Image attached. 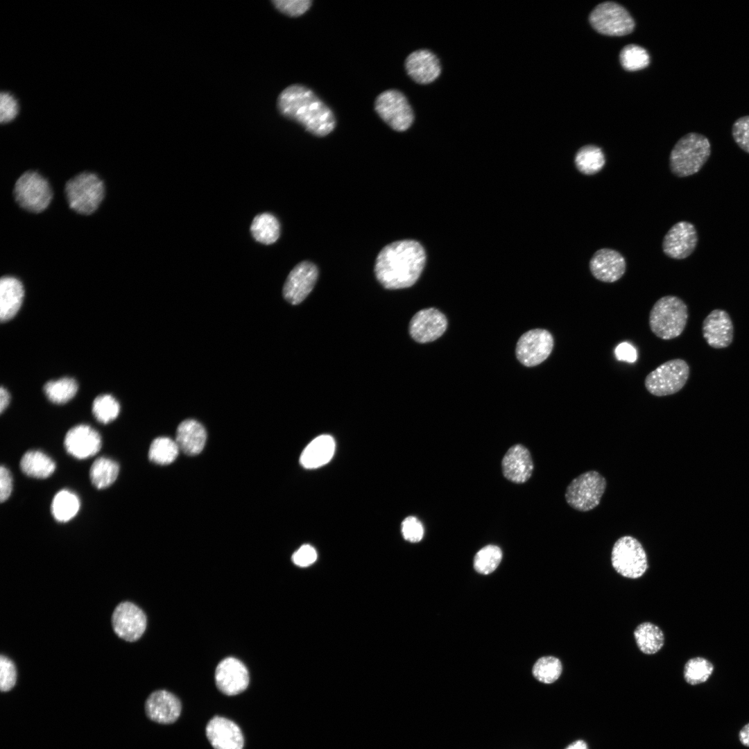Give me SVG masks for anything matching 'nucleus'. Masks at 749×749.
<instances>
[{
  "mask_svg": "<svg viewBox=\"0 0 749 749\" xmlns=\"http://www.w3.org/2000/svg\"><path fill=\"white\" fill-rule=\"evenodd\" d=\"M712 663L703 657L689 660L685 665L684 678L686 682L695 685L705 682L713 671Z\"/></svg>",
  "mask_w": 749,
  "mask_h": 749,
  "instance_id": "ea45409f",
  "label": "nucleus"
},
{
  "mask_svg": "<svg viewBox=\"0 0 749 749\" xmlns=\"http://www.w3.org/2000/svg\"><path fill=\"white\" fill-rule=\"evenodd\" d=\"M426 261V254L420 243L414 240L393 242L378 254L374 274L387 289H400L413 286L420 277Z\"/></svg>",
  "mask_w": 749,
  "mask_h": 749,
  "instance_id": "f257e3e1",
  "label": "nucleus"
},
{
  "mask_svg": "<svg viewBox=\"0 0 749 749\" xmlns=\"http://www.w3.org/2000/svg\"><path fill=\"white\" fill-rule=\"evenodd\" d=\"M318 276L317 266L304 261L289 273L283 286V296L292 304L302 302L313 289Z\"/></svg>",
  "mask_w": 749,
  "mask_h": 749,
  "instance_id": "2eb2a0df",
  "label": "nucleus"
},
{
  "mask_svg": "<svg viewBox=\"0 0 749 749\" xmlns=\"http://www.w3.org/2000/svg\"><path fill=\"white\" fill-rule=\"evenodd\" d=\"M614 569L621 576L632 579L642 576L648 568L646 553L635 537L624 535L614 544L611 552Z\"/></svg>",
  "mask_w": 749,
  "mask_h": 749,
  "instance_id": "0eeeda50",
  "label": "nucleus"
},
{
  "mask_svg": "<svg viewBox=\"0 0 749 749\" xmlns=\"http://www.w3.org/2000/svg\"><path fill=\"white\" fill-rule=\"evenodd\" d=\"M206 735L214 749H243L244 739L239 727L231 720L214 716L207 724Z\"/></svg>",
  "mask_w": 749,
  "mask_h": 749,
  "instance_id": "412c9836",
  "label": "nucleus"
},
{
  "mask_svg": "<svg viewBox=\"0 0 749 749\" xmlns=\"http://www.w3.org/2000/svg\"><path fill=\"white\" fill-rule=\"evenodd\" d=\"M180 700L166 690H157L151 693L145 702L147 716L158 723L170 724L175 722L181 712Z\"/></svg>",
  "mask_w": 749,
  "mask_h": 749,
  "instance_id": "5701e85b",
  "label": "nucleus"
},
{
  "mask_svg": "<svg viewBox=\"0 0 749 749\" xmlns=\"http://www.w3.org/2000/svg\"><path fill=\"white\" fill-rule=\"evenodd\" d=\"M280 114L302 126L316 137H325L336 128L333 111L311 89L293 84L284 89L277 97Z\"/></svg>",
  "mask_w": 749,
  "mask_h": 749,
  "instance_id": "f03ea898",
  "label": "nucleus"
},
{
  "mask_svg": "<svg viewBox=\"0 0 749 749\" xmlns=\"http://www.w3.org/2000/svg\"><path fill=\"white\" fill-rule=\"evenodd\" d=\"M250 232L258 242L270 245L279 236L280 226L277 218L270 213L264 212L255 216L250 225Z\"/></svg>",
  "mask_w": 749,
  "mask_h": 749,
  "instance_id": "7c9ffc66",
  "label": "nucleus"
},
{
  "mask_svg": "<svg viewBox=\"0 0 749 749\" xmlns=\"http://www.w3.org/2000/svg\"><path fill=\"white\" fill-rule=\"evenodd\" d=\"M689 377V366L683 359L669 360L649 372L644 386L653 395L664 397L680 391Z\"/></svg>",
  "mask_w": 749,
  "mask_h": 749,
  "instance_id": "6e6552de",
  "label": "nucleus"
},
{
  "mask_svg": "<svg viewBox=\"0 0 749 749\" xmlns=\"http://www.w3.org/2000/svg\"><path fill=\"white\" fill-rule=\"evenodd\" d=\"M732 135L738 146L749 153V115L741 117L734 122Z\"/></svg>",
  "mask_w": 749,
  "mask_h": 749,
  "instance_id": "37998d69",
  "label": "nucleus"
},
{
  "mask_svg": "<svg viewBox=\"0 0 749 749\" xmlns=\"http://www.w3.org/2000/svg\"><path fill=\"white\" fill-rule=\"evenodd\" d=\"M562 671L561 661L554 656H544L534 664L532 673L538 681L550 684L556 681Z\"/></svg>",
  "mask_w": 749,
  "mask_h": 749,
  "instance_id": "c9c22d12",
  "label": "nucleus"
},
{
  "mask_svg": "<svg viewBox=\"0 0 749 749\" xmlns=\"http://www.w3.org/2000/svg\"><path fill=\"white\" fill-rule=\"evenodd\" d=\"M620 62L622 67L628 71H637L646 67L650 62V57L646 49L636 44H628L620 52Z\"/></svg>",
  "mask_w": 749,
  "mask_h": 749,
  "instance_id": "4c0bfd02",
  "label": "nucleus"
},
{
  "mask_svg": "<svg viewBox=\"0 0 749 749\" xmlns=\"http://www.w3.org/2000/svg\"><path fill=\"white\" fill-rule=\"evenodd\" d=\"M215 681L218 689L227 696L243 692L249 684V673L246 666L238 659L227 657L217 666Z\"/></svg>",
  "mask_w": 749,
  "mask_h": 749,
  "instance_id": "f3484780",
  "label": "nucleus"
},
{
  "mask_svg": "<svg viewBox=\"0 0 749 749\" xmlns=\"http://www.w3.org/2000/svg\"><path fill=\"white\" fill-rule=\"evenodd\" d=\"M574 164L580 173L592 175L599 173L603 168L605 164V157L601 148L595 145H585L576 152Z\"/></svg>",
  "mask_w": 749,
  "mask_h": 749,
  "instance_id": "c756f323",
  "label": "nucleus"
},
{
  "mask_svg": "<svg viewBox=\"0 0 749 749\" xmlns=\"http://www.w3.org/2000/svg\"><path fill=\"white\" fill-rule=\"evenodd\" d=\"M711 155L709 139L698 132H689L674 145L669 156V167L677 177L685 178L697 173Z\"/></svg>",
  "mask_w": 749,
  "mask_h": 749,
  "instance_id": "7ed1b4c3",
  "label": "nucleus"
},
{
  "mask_svg": "<svg viewBox=\"0 0 749 749\" xmlns=\"http://www.w3.org/2000/svg\"><path fill=\"white\" fill-rule=\"evenodd\" d=\"M554 346L552 334L544 329H531L519 338L516 346V356L525 366H536L551 354Z\"/></svg>",
  "mask_w": 749,
  "mask_h": 749,
  "instance_id": "f8f14e48",
  "label": "nucleus"
},
{
  "mask_svg": "<svg viewBox=\"0 0 749 749\" xmlns=\"http://www.w3.org/2000/svg\"><path fill=\"white\" fill-rule=\"evenodd\" d=\"M112 624L114 632L128 642L139 639L146 627L144 612L135 604L124 601L114 609L112 616Z\"/></svg>",
  "mask_w": 749,
  "mask_h": 749,
  "instance_id": "ddd939ff",
  "label": "nucleus"
},
{
  "mask_svg": "<svg viewBox=\"0 0 749 749\" xmlns=\"http://www.w3.org/2000/svg\"><path fill=\"white\" fill-rule=\"evenodd\" d=\"M447 327L445 316L437 309L431 307L417 312L409 324V333L417 343L432 342L440 337Z\"/></svg>",
  "mask_w": 749,
  "mask_h": 749,
  "instance_id": "dca6fc26",
  "label": "nucleus"
},
{
  "mask_svg": "<svg viewBox=\"0 0 749 749\" xmlns=\"http://www.w3.org/2000/svg\"><path fill=\"white\" fill-rule=\"evenodd\" d=\"M739 737L741 743L749 747V723L741 730Z\"/></svg>",
  "mask_w": 749,
  "mask_h": 749,
  "instance_id": "3c124183",
  "label": "nucleus"
},
{
  "mask_svg": "<svg viewBox=\"0 0 749 749\" xmlns=\"http://www.w3.org/2000/svg\"><path fill=\"white\" fill-rule=\"evenodd\" d=\"M316 559V551L309 544L302 545L292 556L293 563L300 567H307L313 564Z\"/></svg>",
  "mask_w": 749,
  "mask_h": 749,
  "instance_id": "49530a36",
  "label": "nucleus"
},
{
  "mask_svg": "<svg viewBox=\"0 0 749 749\" xmlns=\"http://www.w3.org/2000/svg\"><path fill=\"white\" fill-rule=\"evenodd\" d=\"M206 439L204 427L195 420L187 419L178 425L175 440L180 450L187 455L194 456L202 451Z\"/></svg>",
  "mask_w": 749,
  "mask_h": 749,
  "instance_id": "393cba45",
  "label": "nucleus"
},
{
  "mask_svg": "<svg viewBox=\"0 0 749 749\" xmlns=\"http://www.w3.org/2000/svg\"><path fill=\"white\" fill-rule=\"evenodd\" d=\"M19 113V104L17 98L8 92L0 94V121L6 124L13 121Z\"/></svg>",
  "mask_w": 749,
  "mask_h": 749,
  "instance_id": "79ce46f5",
  "label": "nucleus"
},
{
  "mask_svg": "<svg viewBox=\"0 0 749 749\" xmlns=\"http://www.w3.org/2000/svg\"><path fill=\"white\" fill-rule=\"evenodd\" d=\"M64 445L66 451L78 459H85L95 455L101 447V436L87 424L72 427L67 433Z\"/></svg>",
  "mask_w": 749,
  "mask_h": 749,
  "instance_id": "aec40b11",
  "label": "nucleus"
},
{
  "mask_svg": "<svg viewBox=\"0 0 749 749\" xmlns=\"http://www.w3.org/2000/svg\"><path fill=\"white\" fill-rule=\"evenodd\" d=\"M335 442L329 435L314 438L303 450L300 460L307 469H314L327 464L333 457Z\"/></svg>",
  "mask_w": 749,
  "mask_h": 749,
  "instance_id": "bb28decb",
  "label": "nucleus"
},
{
  "mask_svg": "<svg viewBox=\"0 0 749 749\" xmlns=\"http://www.w3.org/2000/svg\"><path fill=\"white\" fill-rule=\"evenodd\" d=\"M402 532L404 538L411 542H420L424 535V528L421 522L413 516L407 517L402 523Z\"/></svg>",
  "mask_w": 749,
  "mask_h": 749,
  "instance_id": "a18cd8bd",
  "label": "nucleus"
},
{
  "mask_svg": "<svg viewBox=\"0 0 749 749\" xmlns=\"http://www.w3.org/2000/svg\"><path fill=\"white\" fill-rule=\"evenodd\" d=\"M17 671L12 661L1 655L0 657V689L8 691L15 685Z\"/></svg>",
  "mask_w": 749,
  "mask_h": 749,
  "instance_id": "c03bdc74",
  "label": "nucleus"
},
{
  "mask_svg": "<svg viewBox=\"0 0 749 749\" xmlns=\"http://www.w3.org/2000/svg\"><path fill=\"white\" fill-rule=\"evenodd\" d=\"M502 559L501 549L493 544L481 549L474 558V568L479 574L487 575L494 571Z\"/></svg>",
  "mask_w": 749,
  "mask_h": 749,
  "instance_id": "e433bc0d",
  "label": "nucleus"
},
{
  "mask_svg": "<svg viewBox=\"0 0 749 749\" xmlns=\"http://www.w3.org/2000/svg\"><path fill=\"white\" fill-rule=\"evenodd\" d=\"M20 468L27 476L46 479L54 472L55 463L42 451L33 450L24 454L20 460Z\"/></svg>",
  "mask_w": 749,
  "mask_h": 749,
  "instance_id": "c85d7f7f",
  "label": "nucleus"
},
{
  "mask_svg": "<svg viewBox=\"0 0 749 749\" xmlns=\"http://www.w3.org/2000/svg\"><path fill=\"white\" fill-rule=\"evenodd\" d=\"M12 488V480L10 471L4 466L0 467V501H6Z\"/></svg>",
  "mask_w": 749,
  "mask_h": 749,
  "instance_id": "de8ad7c7",
  "label": "nucleus"
},
{
  "mask_svg": "<svg viewBox=\"0 0 749 749\" xmlns=\"http://www.w3.org/2000/svg\"><path fill=\"white\" fill-rule=\"evenodd\" d=\"M689 313L686 303L675 295H665L653 304L649 313L651 332L659 338L671 340L685 330Z\"/></svg>",
  "mask_w": 749,
  "mask_h": 749,
  "instance_id": "20e7f679",
  "label": "nucleus"
},
{
  "mask_svg": "<svg viewBox=\"0 0 749 749\" xmlns=\"http://www.w3.org/2000/svg\"><path fill=\"white\" fill-rule=\"evenodd\" d=\"M702 331L705 341L713 348H725L732 343L734 326L729 313L725 310H712L704 319Z\"/></svg>",
  "mask_w": 749,
  "mask_h": 749,
  "instance_id": "6ab92c4d",
  "label": "nucleus"
},
{
  "mask_svg": "<svg viewBox=\"0 0 749 749\" xmlns=\"http://www.w3.org/2000/svg\"><path fill=\"white\" fill-rule=\"evenodd\" d=\"M47 398L55 404H64L71 399L77 393V382L70 377L51 380L44 386Z\"/></svg>",
  "mask_w": 749,
  "mask_h": 749,
  "instance_id": "72a5a7b5",
  "label": "nucleus"
},
{
  "mask_svg": "<svg viewBox=\"0 0 749 749\" xmlns=\"http://www.w3.org/2000/svg\"><path fill=\"white\" fill-rule=\"evenodd\" d=\"M565 749H588L586 743L582 740H578L571 743Z\"/></svg>",
  "mask_w": 749,
  "mask_h": 749,
  "instance_id": "603ef678",
  "label": "nucleus"
},
{
  "mask_svg": "<svg viewBox=\"0 0 749 749\" xmlns=\"http://www.w3.org/2000/svg\"><path fill=\"white\" fill-rule=\"evenodd\" d=\"M695 226L689 221L675 223L666 233L662 241V250L669 257L684 259L694 251L698 243Z\"/></svg>",
  "mask_w": 749,
  "mask_h": 749,
  "instance_id": "4468645a",
  "label": "nucleus"
},
{
  "mask_svg": "<svg viewBox=\"0 0 749 749\" xmlns=\"http://www.w3.org/2000/svg\"><path fill=\"white\" fill-rule=\"evenodd\" d=\"M501 467L503 474L508 480L516 483L527 481L533 471L530 451L520 444L512 446L503 457Z\"/></svg>",
  "mask_w": 749,
  "mask_h": 749,
  "instance_id": "b1692460",
  "label": "nucleus"
},
{
  "mask_svg": "<svg viewBox=\"0 0 749 749\" xmlns=\"http://www.w3.org/2000/svg\"><path fill=\"white\" fill-rule=\"evenodd\" d=\"M78 496L68 490H62L54 496L51 510L53 517L59 522H67L74 518L80 508Z\"/></svg>",
  "mask_w": 749,
  "mask_h": 749,
  "instance_id": "2f4dec72",
  "label": "nucleus"
},
{
  "mask_svg": "<svg viewBox=\"0 0 749 749\" xmlns=\"http://www.w3.org/2000/svg\"><path fill=\"white\" fill-rule=\"evenodd\" d=\"M589 268L597 280L612 283L623 277L626 270V263L623 256L617 250L601 248L592 255Z\"/></svg>",
  "mask_w": 749,
  "mask_h": 749,
  "instance_id": "a211bd4d",
  "label": "nucleus"
},
{
  "mask_svg": "<svg viewBox=\"0 0 749 749\" xmlns=\"http://www.w3.org/2000/svg\"><path fill=\"white\" fill-rule=\"evenodd\" d=\"M379 117L393 130H407L414 121L413 110L406 96L395 89L379 94L374 104Z\"/></svg>",
  "mask_w": 749,
  "mask_h": 749,
  "instance_id": "9d476101",
  "label": "nucleus"
},
{
  "mask_svg": "<svg viewBox=\"0 0 749 749\" xmlns=\"http://www.w3.org/2000/svg\"><path fill=\"white\" fill-rule=\"evenodd\" d=\"M119 466L113 460L100 457L92 463L90 470V480L97 489H103L111 485L117 479Z\"/></svg>",
  "mask_w": 749,
  "mask_h": 749,
  "instance_id": "473e14b6",
  "label": "nucleus"
},
{
  "mask_svg": "<svg viewBox=\"0 0 749 749\" xmlns=\"http://www.w3.org/2000/svg\"><path fill=\"white\" fill-rule=\"evenodd\" d=\"M405 69L413 81L422 85L432 83L441 73L438 58L427 49L411 53L405 60Z\"/></svg>",
  "mask_w": 749,
  "mask_h": 749,
  "instance_id": "4be33fe9",
  "label": "nucleus"
},
{
  "mask_svg": "<svg viewBox=\"0 0 749 749\" xmlns=\"http://www.w3.org/2000/svg\"><path fill=\"white\" fill-rule=\"evenodd\" d=\"M65 193L71 209L80 214L89 215L94 212L103 201L105 186L96 174L83 172L67 182Z\"/></svg>",
  "mask_w": 749,
  "mask_h": 749,
  "instance_id": "39448f33",
  "label": "nucleus"
},
{
  "mask_svg": "<svg viewBox=\"0 0 749 749\" xmlns=\"http://www.w3.org/2000/svg\"><path fill=\"white\" fill-rule=\"evenodd\" d=\"M589 21L594 29L605 35H625L635 28V21L630 13L614 1H605L597 5L591 12Z\"/></svg>",
  "mask_w": 749,
  "mask_h": 749,
  "instance_id": "9b49d317",
  "label": "nucleus"
},
{
  "mask_svg": "<svg viewBox=\"0 0 749 749\" xmlns=\"http://www.w3.org/2000/svg\"><path fill=\"white\" fill-rule=\"evenodd\" d=\"M10 400V395L8 391L3 387H1L0 389V412L3 413V411L8 406Z\"/></svg>",
  "mask_w": 749,
  "mask_h": 749,
  "instance_id": "8fccbe9b",
  "label": "nucleus"
},
{
  "mask_svg": "<svg viewBox=\"0 0 749 749\" xmlns=\"http://www.w3.org/2000/svg\"><path fill=\"white\" fill-rule=\"evenodd\" d=\"M633 635L639 651L646 655L657 653L664 644L662 630L657 625L648 621L639 624L635 629Z\"/></svg>",
  "mask_w": 749,
  "mask_h": 749,
  "instance_id": "cd10ccee",
  "label": "nucleus"
},
{
  "mask_svg": "<svg viewBox=\"0 0 749 749\" xmlns=\"http://www.w3.org/2000/svg\"><path fill=\"white\" fill-rule=\"evenodd\" d=\"M616 358L619 361L635 362L637 359L636 349L630 343H621L615 349Z\"/></svg>",
  "mask_w": 749,
  "mask_h": 749,
  "instance_id": "09e8293b",
  "label": "nucleus"
},
{
  "mask_svg": "<svg viewBox=\"0 0 749 749\" xmlns=\"http://www.w3.org/2000/svg\"><path fill=\"white\" fill-rule=\"evenodd\" d=\"M272 3L279 12L291 17H298L304 14L311 7L312 1L274 0Z\"/></svg>",
  "mask_w": 749,
  "mask_h": 749,
  "instance_id": "a19ab883",
  "label": "nucleus"
},
{
  "mask_svg": "<svg viewBox=\"0 0 749 749\" xmlns=\"http://www.w3.org/2000/svg\"><path fill=\"white\" fill-rule=\"evenodd\" d=\"M606 480L596 470L587 471L574 478L565 491L567 503L572 508L587 512L595 508L605 491Z\"/></svg>",
  "mask_w": 749,
  "mask_h": 749,
  "instance_id": "423d86ee",
  "label": "nucleus"
},
{
  "mask_svg": "<svg viewBox=\"0 0 749 749\" xmlns=\"http://www.w3.org/2000/svg\"><path fill=\"white\" fill-rule=\"evenodd\" d=\"M24 295L22 283L16 277H2L0 280V319L6 322L19 310Z\"/></svg>",
  "mask_w": 749,
  "mask_h": 749,
  "instance_id": "a878e982",
  "label": "nucleus"
},
{
  "mask_svg": "<svg viewBox=\"0 0 749 749\" xmlns=\"http://www.w3.org/2000/svg\"><path fill=\"white\" fill-rule=\"evenodd\" d=\"M14 197L23 209L33 213L44 211L49 205L53 192L46 178L36 171H26L17 180Z\"/></svg>",
  "mask_w": 749,
  "mask_h": 749,
  "instance_id": "1a4fd4ad",
  "label": "nucleus"
},
{
  "mask_svg": "<svg viewBox=\"0 0 749 749\" xmlns=\"http://www.w3.org/2000/svg\"><path fill=\"white\" fill-rule=\"evenodd\" d=\"M120 411L119 402L110 395H101L96 397L92 404V412L96 419L103 424L115 420Z\"/></svg>",
  "mask_w": 749,
  "mask_h": 749,
  "instance_id": "58836bf2",
  "label": "nucleus"
},
{
  "mask_svg": "<svg viewBox=\"0 0 749 749\" xmlns=\"http://www.w3.org/2000/svg\"><path fill=\"white\" fill-rule=\"evenodd\" d=\"M179 451L175 440L168 437H159L151 442L148 458L156 464L168 465L175 460Z\"/></svg>",
  "mask_w": 749,
  "mask_h": 749,
  "instance_id": "f704fd0d",
  "label": "nucleus"
}]
</instances>
